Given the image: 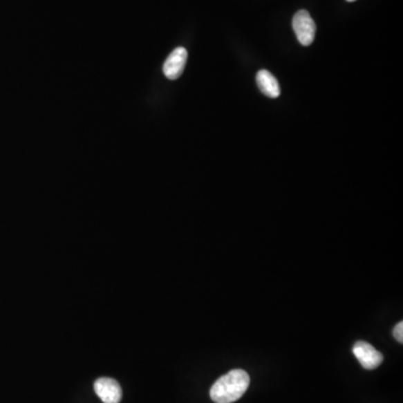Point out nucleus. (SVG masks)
Returning a JSON list of instances; mask_svg holds the SVG:
<instances>
[{
  "label": "nucleus",
  "instance_id": "nucleus-1",
  "mask_svg": "<svg viewBox=\"0 0 403 403\" xmlns=\"http://www.w3.org/2000/svg\"><path fill=\"white\" fill-rule=\"evenodd\" d=\"M250 384V377L243 370H232L216 381L209 390L215 403H232L245 395Z\"/></svg>",
  "mask_w": 403,
  "mask_h": 403
},
{
  "label": "nucleus",
  "instance_id": "nucleus-2",
  "mask_svg": "<svg viewBox=\"0 0 403 403\" xmlns=\"http://www.w3.org/2000/svg\"><path fill=\"white\" fill-rule=\"evenodd\" d=\"M292 28L297 36L298 41L303 46H309L315 39V21L307 10H299L296 12L292 19Z\"/></svg>",
  "mask_w": 403,
  "mask_h": 403
},
{
  "label": "nucleus",
  "instance_id": "nucleus-3",
  "mask_svg": "<svg viewBox=\"0 0 403 403\" xmlns=\"http://www.w3.org/2000/svg\"><path fill=\"white\" fill-rule=\"evenodd\" d=\"M353 354L366 370H374L382 364L383 355L366 341H359L354 345Z\"/></svg>",
  "mask_w": 403,
  "mask_h": 403
},
{
  "label": "nucleus",
  "instance_id": "nucleus-4",
  "mask_svg": "<svg viewBox=\"0 0 403 403\" xmlns=\"http://www.w3.org/2000/svg\"><path fill=\"white\" fill-rule=\"evenodd\" d=\"M95 391L104 403H119L122 391L119 383L109 377H100L95 382Z\"/></svg>",
  "mask_w": 403,
  "mask_h": 403
},
{
  "label": "nucleus",
  "instance_id": "nucleus-5",
  "mask_svg": "<svg viewBox=\"0 0 403 403\" xmlns=\"http://www.w3.org/2000/svg\"><path fill=\"white\" fill-rule=\"evenodd\" d=\"M186 61H187V50L184 48H177L168 56L162 71L166 77L169 79H176L182 75L184 68H185Z\"/></svg>",
  "mask_w": 403,
  "mask_h": 403
},
{
  "label": "nucleus",
  "instance_id": "nucleus-6",
  "mask_svg": "<svg viewBox=\"0 0 403 403\" xmlns=\"http://www.w3.org/2000/svg\"><path fill=\"white\" fill-rule=\"evenodd\" d=\"M256 83L259 86L260 91L263 95L269 97H278L280 95V86L277 79L267 71V70H260L256 74Z\"/></svg>",
  "mask_w": 403,
  "mask_h": 403
},
{
  "label": "nucleus",
  "instance_id": "nucleus-7",
  "mask_svg": "<svg viewBox=\"0 0 403 403\" xmlns=\"http://www.w3.org/2000/svg\"><path fill=\"white\" fill-rule=\"evenodd\" d=\"M393 336H395V339H397L399 343L402 344L403 343V323L402 321H399L397 325H395V330H393Z\"/></svg>",
  "mask_w": 403,
  "mask_h": 403
},
{
  "label": "nucleus",
  "instance_id": "nucleus-8",
  "mask_svg": "<svg viewBox=\"0 0 403 403\" xmlns=\"http://www.w3.org/2000/svg\"><path fill=\"white\" fill-rule=\"evenodd\" d=\"M346 1H348V3H353L355 0H346Z\"/></svg>",
  "mask_w": 403,
  "mask_h": 403
}]
</instances>
